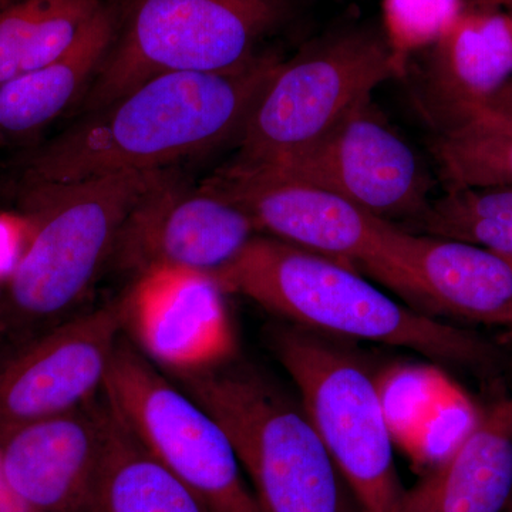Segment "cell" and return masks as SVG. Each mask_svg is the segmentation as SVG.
Masks as SVG:
<instances>
[{"mask_svg":"<svg viewBox=\"0 0 512 512\" xmlns=\"http://www.w3.org/2000/svg\"><path fill=\"white\" fill-rule=\"evenodd\" d=\"M227 293L208 272L164 266L120 296L123 329L150 362L173 376L228 365L237 349Z\"/></svg>","mask_w":512,"mask_h":512,"instance_id":"obj_11","label":"cell"},{"mask_svg":"<svg viewBox=\"0 0 512 512\" xmlns=\"http://www.w3.org/2000/svg\"><path fill=\"white\" fill-rule=\"evenodd\" d=\"M426 50L419 100L440 131L477 114L512 79V32L501 10L467 6Z\"/></svg>","mask_w":512,"mask_h":512,"instance_id":"obj_16","label":"cell"},{"mask_svg":"<svg viewBox=\"0 0 512 512\" xmlns=\"http://www.w3.org/2000/svg\"><path fill=\"white\" fill-rule=\"evenodd\" d=\"M512 0H468V5L476 8L501 10L511 5Z\"/></svg>","mask_w":512,"mask_h":512,"instance_id":"obj_29","label":"cell"},{"mask_svg":"<svg viewBox=\"0 0 512 512\" xmlns=\"http://www.w3.org/2000/svg\"><path fill=\"white\" fill-rule=\"evenodd\" d=\"M269 168L335 192L403 229L419 221L431 202L429 171L372 100L299 160Z\"/></svg>","mask_w":512,"mask_h":512,"instance_id":"obj_10","label":"cell"},{"mask_svg":"<svg viewBox=\"0 0 512 512\" xmlns=\"http://www.w3.org/2000/svg\"><path fill=\"white\" fill-rule=\"evenodd\" d=\"M403 64L384 33H330L282 62L239 137L235 163L284 167L322 143L372 100Z\"/></svg>","mask_w":512,"mask_h":512,"instance_id":"obj_7","label":"cell"},{"mask_svg":"<svg viewBox=\"0 0 512 512\" xmlns=\"http://www.w3.org/2000/svg\"><path fill=\"white\" fill-rule=\"evenodd\" d=\"M104 0H0V84L55 62Z\"/></svg>","mask_w":512,"mask_h":512,"instance_id":"obj_20","label":"cell"},{"mask_svg":"<svg viewBox=\"0 0 512 512\" xmlns=\"http://www.w3.org/2000/svg\"><path fill=\"white\" fill-rule=\"evenodd\" d=\"M512 497V399L481 407L473 429L406 488L400 512H507Z\"/></svg>","mask_w":512,"mask_h":512,"instance_id":"obj_17","label":"cell"},{"mask_svg":"<svg viewBox=\"0 0 512 512\" xmlns=\"http://www.w3.org/2000/svg\"><path fill=\"white\" fill-rule=\"evenodd\" d=\"M258 235L254 222L234 204L168 177L128 214L110 262L136 276L175 266L220 271Z\"/></svg>","mask_w":512,"mask_h":512,"instance_id":"obj_12","label":"cell"},{"mask_svg":"<svg viewBox=\"0 0 512 512\" xmlns=\"http://www.w3.org/2000/svg\"><path fill=\"white\" fill-rule=\"evenodd\" d=\"M481 407L471 402L454 384L450 392L431 410L427 419L407 441L403 450L417 466L427 470L443 460L473 429Z\"/></svg>","mask_w":512,"mask_h":512,"instance_id":"obj_25","label":"cell"},{"mask_svg":"<svg viewBox=\"0 0 512 512\" xmlns=\"http://www.w3.org/2000/svg\"><path fill=\"white\" fill-rule=\"evenodd\" d=\"M202 188L244 211L256 231L329 256L396 291L407 237L399 225L275 168L234 161Z\"/></svg>","mask_w":512,"mask_h":512,"instance_id":"obj_9","label":"cell"},{"mask_svg":"<svg viewBox=\"0 0 512 512\" xmlns=\"http://www.w3.org/2000/svg\"><path fill=\"white\" fill-rule=\"evenodd\" d=\"M225 293H238L286 323L335 339L382 343L436 362L493 370L500 350L396 301L352 266L268 235H255L220 271Z\"/></svg>","mask_w":512,"mask_h":512,"instance_id":"obj_2","label":"cell"},{"mask_svg":"<svg viewBox=\"0 0 512 512\" xmlns=\"http://www.w3.org/2000/svg\"><path fill=\"white\" fill-rule=\"evenodd\" d=\"M394 443L404 447L454 386L437 367L397 363L376 375Z\"/></svg>","mask_w":512,"mask_h":512,"instance_id":"obj_23","label":"cell"},{"mask_svg":"<svg viewBox=\"0 0 512 512\" xmlns=\"http://www.w3.org/2000/svg\"><path fill=\"white\" fill-rule=\"evenodd\" d=\"M340 339L285 323L271 342L359 512H400L406 488L376 373Z\"/></svg>","mask_w":512,"mask_h":512,"instance_id":"obj_6","label":"cell"},{"mask_svg":"<svg viewBox=\"0 0 512 512\" xmlns=\"http://www.w3.org/2000/svg\"><path fill=\"white\" fill-rule=\"evenodd\" d=\"M464 8L463 0H384V35L399 62L433 45Z\"/></svg>","mask_w":512,"mask_h":512,"instance_id":"obj_24","label":"cell"},{"mask_svg":"<svg viewBox=\"0 0 512 512\" xmlns=\"http://www.w3.org/2000/svg\"><path fill=\"white\" fill-rule=\"evenodd\" d=\"M121 332L119 298L60 323L0 367V434L96 399Z\"/></svg>","mask_w":512,"mask_h":512,"instance_id":"obj_13","label":"cell"},{"mask_svg":"<svg viewBox=\"0 0 512 512\" xmlns=\"http://www.w3.org/2000/svg\"><path fill=\"white\" fill-rule=\"evenodd\" d=\"M116 8L104 0L79 39L55 62L0 84V133L25 136L82 100L116 35Z\"/></svg>","mask_w":512,"mask_h":512,"instance_id":"obj_18","label":"cell"},{"mask_svg":"<svg viewBox=\"0 0 512 512\" xmlns=\"http://www.w3.org/2000/svg\"><path fill=\"white\" fill-rule=\"evenodd\" d=\"M32 237V222L25 214H0V281L12 278Z\"/></svg>","mask_w":512,"mask_h":512,"instance_id":"obj_26","label":"cell"},{"mask_svg":"<svg viewBox=\"0 0 512 512\" xmlns=\"http://www.w3.org/2000/svg\"><path fill=\"white\" fill-rule=\"evenodd\" d=\"M507 512H512V497H511L510 504H508Z\"/></svg>","mask_w":512,"mask_h":512,"instance_id":"obj_31","label":"cell"},{"mask_svg":"<svg viewBox=\"0 0 512 512\" xmlns=\"http://www.w3.org/2000/svg\"><path fill=\"white\" fill-rule=\"evenodd\" d=\"M434 153L448 190L512 187V123L478 113L441 131Z\"/></svg>","mask_w":512,"mask_h":512,"instance_id":"obj_22","label":"cell"},{"mask_svg":"<svg viewBox=\"0 0 512 512\" xmlns=\"http://www.w3.org/2000/svg\"><path fill=\"white\" fill-rule=\"evenodd\" d=\"M282 60L262 53L232 72L165 73L82 114L32 160L28 183H74L163 170L241 137Z\"/></svg>","mask_w":512,"mask_h":512,"instance_id":"obj_1","label":"cell"},{"mask_svg":"<svg viewBox=\"0 0 512 512\" xmlns=\"http://www.w3.org/2000/svg\"><path fill=\"white\" fill-rule=\"evenodd\" d=\"M396 295L431 318L512 328V261L468 242L407 231Z\"/></svg>","mask_w":512,"mask_h":512,"instance_id":"obj_15","label":"cell"},{"mask_svg":"<svg viewBox=\"0 0 512 512\" xmlns=\"http://www.w3.org/2000/svg\"><path fill=\"white\" fill-rule=\"evenodd\" d=\"M116 35L83 99L92 113L165 73L232 72L288 19L289 0H111Z\"/></svg>","mask_w":512,"mask_h":512,"instance_id":"obj_4","label":"cell"},{"mask_svg":"<svg viewBox=\"0 0 512 512\" xmlns=\"http://www.w3.org/2000/svg\"><path fill=\"white\" fill-rule=\"evenodd\" d=\"M104 404L103 451L83 512H215Z\"/></svg>","mask_w":512,"mask_h":512,"instance_id":"obj_19","label":"cell"},{"mask_svg":"<svg viewBox=\"0 0 512 512\" xmlns=\"http://www.w3.org/2000/svg\"><path fill=\"white\" fill-rule=\"evenodd\" d=\"M104 441V404L0 434V460L15 490L39 512H83L93 490Z\"/></svg>","mask_w":512,"mask_h":512,"instance_id":"obj_14","label":"cell"},{"mask_svg":"<svg viewBox=\"0 0 512 512\" xmlns=\"http://www.w3.org/2000/svg\"><path fill=\"white\" fill-rule=\"evenodd\" d=\"M171 175L163 168L74 183H28L25 215L32 237L9 279L12 311L29 322H46L82 301L110 262L128 214Z\"/></svg>","mask_w":512,"mask_h":512,"instance_id":"obj_5","label":"cell"},{"mask_svg":"<svg viewBox=\"0 0 512 512\" xmlns=\"http://www.w3.org/2000/svg\"><path fill=\"white\" fill-rule=\"evenodd\" d=\"M478 113L512 123V79L500 87Z\"/></svg>","mask_w":512,"mask_h":512,"instance_id":"obj_28","label":"cell"},{"mask_svg":"<svg viewBox=\"0 0 512 512\" xmlns=\"http://www.w3.org/2000/svg\"><path fill=\"white\" fill-rule=\"evenodd\" d=\"M0 512H39L15 490L0 460Z\"/></svg>","mask_w":512,"mask_h":512,"instance_id":"obj_27","label":"cell"},{"mask_svg":"<svg viewBox=\"0 0 512 512\" xmlns=\"http://www.w3.org/2000/svg\"><path fill=\"white\" fill-rule=\"evenodd\" d=\"M101 392L141 446L212 510L259 512L221 424L133 343H117Z\"/></svg>","mask_w":512,"mask_h":512,"instance_id":"obj_8","label":"cell"},{"mask_svg":"<svg viewBox=\"0 0 512 512\" xmlns=\"http://www.w3.org/2000/svg\"><path fill=\"white\" fill-rule=\"evenodd\" d=\"M406 231L468 242L512 261V187L448 190Z\"/></svg>","mask_w":512,"mask_h":512,"instance_id":"obj_21","label":"cell"},{"mask_svg":"<svg viewBox=\"0 0 512 512\" xmlns=\"http://www.w3.org/2000/svg\"><path fill=\"white\" fill-rule=\"evenodd\" d=\"M175 377L227 433L259 512L359 511L299 400L227 365Z\"/></svg>","mask_w":512,"mask_h":512,"instance_id":"obj_3","label":"cell"},{"mask_svg":"<svg viewBox=\"0 0 512 512\" xmlns=\"http://www.w3.org/2000/svg\"><path fill=\"white\" fill-rule=\"evenodd\" d=\"M501 12H504L505 16H507L508 23H510V28L512 32V3L511 5H508L507 8L501 9Z\"/></svg>","mask_w":512,"mask_h":512,"instance_id":"obj_30","label":"cell"}]
</instances>
